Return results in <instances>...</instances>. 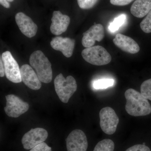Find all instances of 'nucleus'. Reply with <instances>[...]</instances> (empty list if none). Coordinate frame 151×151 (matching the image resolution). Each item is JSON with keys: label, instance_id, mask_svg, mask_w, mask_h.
I'll list each match as a JSON object with an SVG mask.
<instances>
[{"label": "nucleus", "instance_id": "10", "mask_svg": "<svg viewBox=\"0 0 151 151\" xmlns=\"http://www.w3.org/2000/svg\"><path fill=\"white\" fill-rule=\"evenodd\" d=\"M104 37L105 31L103 25L94 24L83 34L82 45L86 48L93 46L96 41L100 42Z\"/></svg>", "mask_w": 151, "mask_h": 151}, {"label": "nucleus", "instance_id": "7", "mask_svg": "<svg viewBox=\"0 0 151 151\" xmlns=\"http://www.w3.org/2000/svg\"><path fill=\"white\" fill-rule=\"evenodd\" d=\"M1 58L4 63L5 75L7 79L13 83H20L22 81L20 68L10 52H5Z\"/></svg>", "mask_w": 151, "mask_h": 151}, {"label": "nucleus", "instance_id": "9", "mask_svg": "<svg viewBox=\"0 0 151 151\" xmlns=\"http://www.w3.org/2000/svg\"><path fill=\"white\" fill-rule=\"evenodd\" d=\"M68 151H86L88 143L85 133L79 129L72 131L66 139Z\"/></svg>", "mask_w": 151, "mask_h": 151}, {"label": "nucleus", "instance_id": "12", "mask_svg": "<svg viewBox=\"0 0 151 151\" xmlns=\"http://www.w3.org/2000/svg\"><path fill=\"white\" fill-rule=\"evenodd\" d=\"M51 21L50 31L54 35H59L67 30L70 19L68 16L63 14L60 11H54Z\"/></svg>", "mask_w": 151, "mask_h": 151}, {"label": "nucleus", "instance_id": "5", "mask_svg": "<svg viewBox=\"0 0 151 151\" xmlns=\"http://www.w3.org/2000/svg\"><path fill=\"white\" fill-rule=\"evenodd\" d=\"M100 127L105 134L112 135L116 132L119 119L115 111L107 107L102 108L99 113Z\"/></svg>", "mask_w": 151, "mask_h": 151}, {"label": "nucleus", "instance_id": "4", "mask_svg": "<svg viewBox=\"0 0 151 151\" xmlns=\"http://www.w3.org/2000/svg\"><path fill=\"white\" fill-rule=\"evenodd\" d=\"M81 55L84 60L90 64L95 65H107L111 62V55L103 47H90L83 50Z\"/></svg>", "mask_w": 151, "mask_h": 151}, {"label": "nucleus", "instance_id": "23", "mask_svg": "<svg viewBox=\"0 0 151 151\" xmlns=\"http://www.w3.org/2000/svg\"><path fill=\"white\" fill-rule=\"evenodd\" d=\"M29 151H52V150L46 143L43 142L31 149Z\"/></svg>", "mask_w": 151, "mask_h": 151}, {"label": "nucleus", "instance_id": "19", "mask_svg": "<svg viewBox=\"0 0 151 151\" xmlns=\"http://www.w3.org/2000/svg\"><path fill=\"white\" fill-rule=\"evenodd\" d=\"M114 84V80L112 79L105 78L99 79L93 82V87L95 89H106L113 86Z\"/></svg>", "mask_w": 151, "mask_h": 151}, {"label": "nucleus", "instance_id": "11", "mask_svg": "<svg viewBox=\"0 0 151 151\" xmlns=\"http://www.w3.org/2000/svg\"><path fill=\"white\" fill-rule=\"evenodd\" d=\"M15 20L22 33L29 38L34 37L37 31V26L29 17L22 12L15 16Z\"/></svg>", "mask_w": 151, "mask_h": 151}, {"label": "nucleus", "instance_id": "15", "mask_svg": "<svg viewBox=\"0 0 151 151\" xmlns=\"http://www.w3.org/2000/svg\"><path fill=\"white\" fill-rule=\"evenodd\" d=\"M113 42L117 47L128 53L135 54L140 50L139 45L134 40L122 34H117Z\"/></svg>", "mask_w": 151, "mask_h": 151}, {"label": "nucleus", "instance_id": "3", "mask_svg": "<svg viewBox=\"0 0 151 151\" xmlns=\"http://www.w3.org/2000/svg\"><path fill=\"white\" fill-rule=\"evenodd\" d=\"M54 86L60 100L64 103H68L77 88L76 81L73 76H69L65 78L62 73H60L55 77Z\"/></svg>", "mask_w": 151, "mask_h": 151}, {"label": "nucleus", "instance_id": "18", "mask_svg": "<svg viewBox=\"0 0 151 151\" xmlns=\"http://www.w3.org/2000/svg\"><path fill=\"white\" fill-rule=\"evenodd\" d=\"M127 16L125 14H122L116 18L114 21L111 23L109 26V29L111 32L117 31L126 22Z\"/></svg>", "mask_w": 151, "mask_h": 151}, {"label": "nucleus", "instance_id": "13", "mask_svg": "<svg viewBox=\"0 0 151 151\" xmlns=\"http://www.w3.org/2000/svg\"><path fill=\"white\" fill-rule=\"evenodd\" d=\"M22 81L27 87L34 90L40 89L41 81L32 68L27 64L22 65L20 68Z\"/></svg>", "mask_w": 151, "mask_h": 151}, {"label": "nucleus", "instance_id": "22", "mask_svg": "<svg viewBox=\"0 0 151 151\" xmlns=\"http://www.w3.org/2000/svg\"><path fill=\"white\" fill-rule=\"evenodd\" d=\"M98 1V0H77V2L80 8L88 9L93 7Z\"/></svg>", "mask_w": 151, "mask_h": 151}, {"label": "nucleus", "instance_id": "2", "mask_svg": "<svg viewBox=\"0 0 151 151\" xmlns=\"http://www.w3.org/2000/svg\"><path fill=\"white\" fill-rule=\"evenodd\" d=\"M29 63L35 69L40 80L43 83H50L52 78L51 63L41 50L34 52L29 58Z\"/></svg>", "mask_w": 151, "mask_h": 151}, {"label": "nucleus", "instance_id": "8", "mask_svg": "<svg viewBox=\"0 0 151 151\" xmlns=\"http://www.w3.org/2000/svg\"><path fill=\"white\" fill-rule=\"evenodd\" d=\"M47 131L43 128H37L31 129L27 132L22 139V143L24 148L31 150L35 146L45 142L47 137Z\"/></svg>", "mask_w": 151, "mask_h": 151}, {"label": "nucleus", "instance_id": "27", "mask_svg": "<svg viewBox=\"0 0 151 151\" xmlns=\"http://www.w3.org/2000/svg\"><path fill=\"white\" fill-rule=\"evenodd\" d=\"M0 4L6 8L8 9L10 7L9 3L7 0H0Z\"/></svg>", "mask_w": 151, "mask_h": 151}, {"label": "nucleus", "instance_id": "21", "mask_svg": "<svg viewBox=\"0 0 151 151\" xmlns=\"http://www.w3.org/2000/svg\"><path fill=\"white\" fill-rule=\"evenodd\" d=\"M140 26L144 32L146 33L151 32V10L141 22Z\"/></svg>", "mask_w": 151, "mask_h": 151}, {"label": "nucleus", "instance_id": "28", "mask_svg": "<svg viewBox=\"0 0 151 151\" xmlns=\"http://www.w3.org/2000/svg\"><path fill=\"white\" fill-rule=\"evenodd\" d=\"M9 2H12L14 0H7Z\"/></svg>", "mask_w": 151, "mask_h": 151}, {"label": "nucleus", "instance_id": "16", "mask_svg": "<svg viewBox=\"0 0 151 151\" xmlns=\"http://www.w3.org/2000/svg\"><path fill=\"white\" fill-rule=\"evenodd\" d=\"M151 10V0H136L131 6V13L134 16L142 18Z\"/></svg>", "mask_w": 151, "mask_h": 151}, {"label": "nucleus", "instance_id": "26", "mask_svg": "<svg viewBox=\"0 0 151 151\" xmlns=\"http://www.w3.org/2000/svg\"><path fill=\"white\" fill-rule=\"evenodd\" d=\"M5 75V72L4 66V63L1 58L0 60V76L1 77H4Z\"/></svg>", "mask_w": 151, "mask_h": 151}, {"label": "nucleus", "instance_id": "17", "mask_svg": "<svg viewBox=\"0 0 151 151\" xmlns=\"http://www.w3.org/2000/svg\"><path fill=\"white\" fill-rule=\"evenodd\" d=\"M115 144L110 139H105L97 143L93 151H114Z\"/></svg>", "mask_w": 151, "mask_h": 151}, {"label": "nucleus", "instance_id": "6", "mask_svg": "<svg viewBox=\"0 0 151 151\" xmlns=\"http://www.w3.org/2000/svg\"><path fill=\"white\" fill-rule=\"evenodd\" d=\"M5 97L6 103L4 111L9 117L18 118L28 111V103L24 102L19 97L14 94H8Z\"/></svg>", "mask_w": 151, "mask_h": 151}, {"label": "nucleus", "instance_id": "25", "mask_svg": "<svg viewBox=\"0 0 151 151\" xmlns=\"http://www.w3.org/2000/svg\"><path fill=\"white\" fill-rule=\"evenodd\" d=\"M134 0H110V2L113 5L124 6L129 4Z\"/></svg>", "mask_w": 151, "mask_h": 151}, {"label": "nucleus", "instance_id": "1", "mask_svg": "<svg viewBox=\"0 0 151 151\" xmlns=\"http://www.w3.org/2000/svg\"><path fill=\"white\" fill-rule=\"evenodd\" d=\"M125 97L127 100L125 109L130 116H144L151 113L150 104L139 92L130 88L126 90Z\"/></svg>", "mask_w": 151, "mask_h": 151}, {"label": "nucleus", "instance_id": "14", "mask_svg": "<svg viewBox=\"0 0 151 151\" xmlns=\"http://www.w3.org/2000/svg\"><path fill=\"white\" fill-rule=\"evenodd\" d=\"M75 41L70 38L56 37L52 40L50 45L53 49L60 51L67 58H70L73 54Z\"/></svg>", "mask_w": 151, "mask_h": 151}, {"label": "nucleus", "instance_id": "20", "mask_svg": "<svg viewBox=\"0 0 151 151\" xmlns=\"http://www.w3.org/2000/svg\"><path fill=\"white\" fill-rule=\"evenodd\" d=\"M140 90L143 97L151 101V78L144 81L142 83Z\"/></svg>", "mask_w": 151, "mask_h": 151}, {"label": "nucleus", "instance_id": "24", "mask_svg": "<svg viewBox=\"0 0 151 151\" xmlns=\"http://www.w3.org/2000/svg\"><path fill=\"white\" fill-rule=\"evenodd\" d=\"M126 151H151L150 149L145 145H137L132 146Z\"/></svg>", "mask_w": 151, "mask_h": 151}]
</instances>
